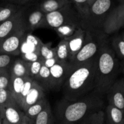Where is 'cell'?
<instances>
[{"instance_id": "cell-19", "label": "cell", "mask_w": 124, "mask_h": 124, "mask_svg": "<svg viewBox=\"0 0 124 124\" xmlns=\"http://www.w3.org/2000/svg\"><path fill=\"white\" fill-rule=\"evenodd\" d=\"M71 2V0H47L40 2L36 6L46 15L58 10Z\"/></svg>"}, {"instance_id": "cell-38", "label": "cell", "mask_w": 124, "mask_h": 124, "mask_svg": "<svg viewBox=\"0 0 124 124\" xmlns=\"http://www.w3.org/2000/svg\"><path fill=\"white\" fill-rule=\"evenodd\" d=\"M59 61L57 58V57H54V58H52V59H45L43 61V65L45 67H46L48 69H50L51 67L55 65Z\"/></svg>"}, {"instance_id": "cell-37", "label": "cell", "mask_w": 124, "mask_h": 124, "mask_svg": "<svg viewBox=\"0 0 124 124\" xmlns=\"http://www.w3.org/2000/svg\"><path fill=\"white\" fill-rule=\"evenodd\" d=\"M6 2L19 7H29L32 6L35 1L31 0H10Z\"/></svg>"}, {"instance_id": "cell-18", "label": "cell", "mask_w": 124, "mask_h": 124, "mask_svg": "<svg viewBox=\"0 0 124 124\" xmlns=\"http://www.w3.org/2000/svg\"><path fill=\"white\" fill-rule=\"evenodd\" d=\"M29 66H30V63L23 60L22 59H15L13 61L9 68L10 76L30 78Z\"/></svg>"}, {"instance_id": "cell-8", "label": "cell", "mask_w": 124, "mask_h": 124, "mask_svg": "<svg viewBox=\"0 0 124 124\" xmlns=\"http://www.w3.org/2000/svg\"><path fill=\"white\" fill-rule=\"evenodd\" d=\"M73 65L69 62L58 61L50 69V90H59L70 74Z\"/></svg>"}, {"instance_id": "cell-25", "label": "cell", "mask_w": 124, "mask_h": 124, "mask_svg": "<svg viewBox=\"0 0 124 124\" xmlns=\"http://www.w3.org/2000/svg\"><path fill=\"white\" fill-rule=\"evenodd\" d=\"M23 7L9 3L0 6V24L11 18Z\"/></svg>"}, {"instance_id": "cell-17", "label": "cell", "mask_w": 124, "mask_h": 124, "mask_svg": "<svg viewBox=\"0 0 124 124\" xmlns=\"http://www.w3.org/2000/svg\"><path fill=\"white\" fill-rule=\"evenodd\" d=\"M24 113L17 105L4 108L2 112V124H21Z\"/></svg>"}, {"instance_id": "cell-39", "label": "cell", "mask_w": 124, "mask_h": 124, "mask_svg": "<svg viewBox=\"0 0 124 124\" xmlns=\"http://www.w3.org/2000/svg\"><path fill=\"white\" fill-rule=\"evenodd\" d=\"M21 124H34V122L33 120L30 119V118L27 117V116L24 115Z\"/></svg>"}, {"instance_id": "cell-7", "label": "cell", "mask_w": 124, "mask_h": 124, "mask_svg": "<svg viewBox=\"0 0 124 124\" xmlns=\"http://www.w3.org/2000/svg\"><path fill=\"white\" fill-rule=\"evenodd\" d=\"M124 25V1L114 6L107 15L102 29L104 35H111L119 31Z\"/></svg>"}, {"instance_id": "cell-30", "label": "cell", "mask_w": 124, "mask_h": 124, "mask_svg": "<svg viewBox=\"0 0 124 124\" xmlns=\"http://www.w3.org/2000/svg\"><path fill=\"white\" fill-rule=\"evenodd\" d=\"M105 113L102 110L90 114L81 124H104Z\"/></svg>"}, {"instance_id": "cell-15", "label": "cell", "mask_w": 124, "mask_h": 124, "mask_svg": "<svg viewBox=\"0 0 124 124\" xmlns=\"http://www.w3.org/2000/svg\"><path fill=\"white\" fill-rule=\"evenodd\" d=\"M85 30L82 27H79L71 36L64 38L68 41L70 62L83 46L85 40Z\"/></svg>"}, {"instance_id": "cell-5", "label": "cell", "mask_w": 124, "mask_h": 124, "mask_svg": "<svg viewBox=\"0 0 124 124\" xmlns=\"http://www.w3.org/2000/svg\"><path fill=\"white\" fill-rule=\"evenodd\" d=\"M72 23L81 22L71 2L58 10L45 15L44 27L54 30L64 24Z\"/></svg>"}, {"instance_id": "cell-2", "label": "cell", "mask_w": 124, "mask_h": 124, "mask_svg": "<svg viewBox=\"0 0 124 124\" xmlns=\"http://www.w3.org/2000/svg\"><path fill=\"white\" fill-rule=\"evenodd\" d=\"M103 105L102 96L94 90L75 101L63 99L56 110L57 124H81L90 114L101 110Z\"/></svg>"}, {"instance_id": "cell-35", "label": "cell", "mask_w": 124, "mask_h": 124, "mask_svg": "<svg viewBox=\"0 0 124 124\" xmlns=\"http://www.w3.org/2000/svg\"><path fill=\"white\" fill-rule=\"evenodd\" d=\"M20 55L22 59L27 62H33L40 59H42L40 56L39 53H37V52L24 53V54H20Z\"/></svg>"}, {"instance_id": "cell-27", "label": "cell", "mask_w": 124, "mask_h": 124, "mask_svg": "<svg viewBox=\"0 0 124 124\" xmlns=\"http://www.w3.org/2000/svg\"><path fill=\"white\" fill-rule=\"evenodd\" d=\"M36 81L44 89L49 90L50 89V69L42 65L41 68L38 75L36 77Z\"/></svg>"}, {"instance_id": "cell-40", "label": "cell", "mask_w": 124, "mask_h": 124, "mask_svg": "<svg viewBox=\"0 0 124 124\" xmlns=\"http://www.w3.org/2000/svg\"><path fill=\"white\" fill-rule=\"evenodd\" d=\"M0 124H2V119L0 117Z\"/></svg>"}, {"instance_id": "cell-32", "label": "cell", "mask_w": 124, "mask_h": 124, "mask_svg": "<svg viewBox=\"0 0 124 124\" xmlns=\"http://www.w3.org/2000/svg\"><path fill=\"white\" fill-rule=\"evenodd\" d=\"M43 59H40L35 62L30 63L29 66V77L33 80L36 79V77L38 75L41 68L43 65Z\"/></svg>"}, {"instance_id": "cell-9", "label": "cell", "mask_w": 124, "mask_h": 124, "mask_svg": "<svg viewBox=\"0 0 124 124\" xmlns=\"http://www.w3.org/2000/svg\"><path fill=\"white\" fill-rule=\"evenodd\" d=\"M25 31V29L22 28L0 42V54L10 56L20 54L22 38Z\"/></svg>"}, {"instance_id": "cell-33", "label": "cell", "mask_w": 124, "mask_h": 124, "mask_svg": "<svg viewBox=\"0 0 124 124\" xmlns=\"http://www.w3.org/2000/svg\"><path fill=\"white\" fill-rule=\"evenodd\" d=\"M10 81L9 69H0V90L8 89Z\"/></svg>"}, {"instance_id": "cell-14", "label": "cell", "mask_w": 124, "mask_h": 124, "mask_svg": "<svg viewBox=\"0 0 124 124\" xmlns=\"http://www.w3.org/2000/svg\"><path fill=\"white\" fill-rule=\"evenodd\" d=\"M45 97V90L34 80L32 86L21 104V110L24 112L29 107L33 105Z\"/></svg>"}, {"instance_id": "cell-11", "label": "cell", "mask_w": 124, "mask_h": 124, "mask_svg": "<svg viewBox=\"0 0 124 124\" xmlns=\"http://www.w3.org/2000/svg\"><path fill=\"white\" fill-rule=\"evenodd\" d=\"M30 7V6H29ZM25 8L23 17V23L26 31L34 30L44 26L45 14L37 7Z\"/></svg>"}, {"instance_id": "cell-22", "label": "cell", "mask_w": 124, "mask_h": 124, "mask_svg": "<svg viewBox=\"0 0 124 124\" xmlns=\"http://www.w3.org/2000/svg\"><path fill=\"white\" fill-rule=\"evenodd\" d=\"M48 103V102L47 99L46 98H43L34 104L33 105L29 107L24 112V115L33 121L35 117L46 107Z\"/></svg>"}, {"instance_id": "cell-28", "label": "cell", "mask_w": 124, "mask_h": 124, "mask_svg": "<svg viewBox=\"0 0 124 124\" xmlns=\"http://www.w3.org/2000/svg\"><path fill=\"white\" fill-rule=\"evenodd\" d=\"M56 48V57L58 61L59 62H69V51L67 40L66 39L61 40Z\"/></svg>"}, {"instance_id": "cell-41", "label": "cell", "mask_w": 124, "mask_h": 124, "mask_svg": "<svg viewBox=\"0 0 124 124\" xmlns=\"http://www.w3.org/2000/svg\"><path fill=\"white\" fill-rule=\"evenodd\" d=\"M0 117H1V113H0ZM1 119H2V118H1Z\"/></svg>"}, {"instance_id": "cell-1", "label": "cell", "mask_w": 124, "mask_h": 124, "mask_svg": "<svg viewBox=\"0 0 124 124\" xmlns=\"http://www.w3.org/2000/svg\"><path fill=\"white\" fill-rule=\"evenodd\" d=\"M96 55L85 62L73 65L62 85L64 99L78 100L89 94L95 87Z\"/></svg>"}, {"instance_id": "cell-10", "label": "cell", "mask_w": 124, "mask_h": 124, "mask_svg": "<svg viewBox=\"0 0 124 124\" xmlns=\"http://www.w3.org/2000/svg\"><path fill=\"white\" fill-rule=\"evenodd\" d=\"M27 7H23L11 18L0 24V42L17 30L24 28L23 17Z\"/></svg>"}, {"instance_id": "cell-26", "label": "cell", "mask_w": 124, "mask_h": 124, "mask_svg": "<svg viewBox=\"0 0 124 124\" xmlns=\"http://www.w3.org/2000/svg\"><path fill=\"white\" fill-rule=\"evenodd\" d=\"M53 117L49 103L33 120L34 124H52Z\"/></svg>"}, {"instance_id": "cell-24", "label": "cell", "mask_w": 124, "mask_h": 124, "mask_svg": "<svg viewBox=\"0 0 124 124\" xmlns=\"http://www.w3.org/2000/svg\"><path fill=\"white\" fill-rule=\"evenodd\" d=\"M111 48L115 52L116 57L122 60L124 56V34L117 35L111 40Z\"/></svg>"}, {"instance_id": "cell-20", "label": "cell", "mask_w": 124, "mask_h": 124, "mask_svg": "<svg viewBox=\"0 0 124 124\" xmlns=\"http://www.w3.org/2000/svg\"><path fill=\"white\" fill-rule=\"evenodd\" d=\"M27 78L12 77L10 76L9 86L8 90L10 92L16 104H18L19 96L23 89V85Z\"/></svg>"}, {"instance_id": "cell-29", "label": "cell", "mask_w": 124, "mask_h": 124, "mask_svg": "<svg viewBox=\"0 0 124 124\" xmlns=\"http://www.w3.org/2000/svg\"><path fill=\"white\" fill-rule=\"evenodd\" d=\"M17 105L8 89L0 90V113L2 118L3 110L5 107L10 105Z\"/></svg>"}, {"instance_id": "cell-3", "label": "cell", "mask_w": 124, "mask_h": 124, "mask_svg": "<svg viewBox=\"0 0 124 124\" xmlns=\"http://www.w3.org/2000/svg\"><path fill=\"white\" fill-rule=\"evenodd\" d=\"M119 64L115 52L104 41L96 54L95 87L94 91L101 96L116 81Z\"/></svg>"}, {"instance_id": "cell-13", "label": "cell", "mask_w": 124, "mask_h": 124, "mask_svg": "<svg viewBox=\"0 0 124 124\" xmlns=\"http://www.w3.org/2000/svg\"><path fill=\"white\" fill-rule=\"evenodd\" d=\"M95 0H71V4L77 13L81 24V27L85 31L88 28L90 8Z\"/></svg>"}, {"instance_id": "cell-34", "label": "cell", "mask_w": 124, "mask_h": 124, "mask_svg": "<svg viewBox=\"0 0 124 124\" xmlns=\"http://www.w3.org/2000/svg\"><path fill=\"white\" fill-rule=\"evenodd\" d=\"M33 81L34 80H33L32 79L30 78H27L25 79V82H24V85H23V89H22L21 93L20 96H19V101H18V104H17L19 107H20L23 99L25 98V97L26 96L27 93H29V92L30 91V88H31V86H32Z\"/></svg>"}, {"instance_id": "cell-23", "label": "cell", "mask_w": 124, "mask_h": 124, "mask_svg": "<svg viewBox=\"0 0 124 124\" xmlns=\"http://www.w3.org/2000/svg\"><path fill=\"white\" fill-rule=\"evenodd\" d=\"M79 27H82L80 23H68L59 27L54 30L61 38L64 39L71 36Z\"/></svg>"}, {"instance_id": "cell-16", "label": "cell", "mask_w": 124, "mask_h": 124, "mask_svg": "<svg viewBox=\"0 0 124 124\" xmlns=\"http://www.w3.org/2000/svg\"><path fill=\"white\" fill-rule=\"evenodd\" d=\"M43 42L40 39L34 36L31 33L25 31L22 38L20 46V54L37 52L39 53V50Z\"/></svg>"}, {"instance_id": "cell-4", "label": "cell", "mask_w": 124, "mask_h": 124, "mask_svg": "<svg viewBox=\"0 0 124 124\" xmlns=\"http://www.w3.org/2000/svg\"><path fill=\"white\" fill-rule=\"evenodd\" d=\"M114 6L111 0H95L90 8L87 31L94 35L102 32L105 18Z\"/></svg>"}, {"instance_id": "cell-21", "label": "cell", "mask_w": 124, "mask_h": 124, "mask_svg": "<svg viewBox=\"0 0 124 124\" xmlns=\"http://www.w3.org/2000/svg\"><path fill=\"white\" fill-rule=\"evenodd\" d=\"M108 124H124V111L109 105L106 108Z\"/></svg>"}, {"instance_id": "cell-36", "label": "cell", "mask_w": 124, "mask_h": 124, "mask_svg": "<svg viewBox=\"0 0 124 124\" xmlns=\"http://www.w3.org/2000/svg\"><path fill=\"white\" fill-rule=\"evenodd\" d=\"M13 62L12 56L0 54V69H9Z\"/></svg>"}, {"instance_id": "cell-6", "label": "cell", "mask_w": 124, "mask_h": 124, "mask_svg": "<svg viewBox=\"0 0 124 124\" xmlns=\"http://www.w3.org/2000/svg\"><path fill=\"white\" fill-rule=\"evenodd\" d=\"M104 41V39H96L94 37V34L86 31L84 44L70 63L73 65H77L94 58Z\"/></svg>"}, {"instance_id": "cell-12", "label": "cell", "mask_w": 124, "mask_h": 124, "mask_svg": "<svg viewBox=\"0 0 124 124\" xmlns=\"http://www.w3.org/2000/svg\"><path fill=\"white\" fill-rule=\"evenodd\" d=\"M105 94L107 96L109 105L124 111V81L123 78L116 80L108 88Z\"/></svg>"}, {"instance_id": "cell-31", "label": "cell", "mask_w": 124, "mask_h": 124, "mask_svg": "<svg viewBox=\"0 0 124 124\" xmlns=\"http://www.w3.org/2000/svg\"><path fill=\"white\" fill-rule=\"evenodd\" d=\"M39 54L44 60L52 59L56 56V48L52 47V42L43 43L40 48Z\"/></svg>"}]
</instances>
